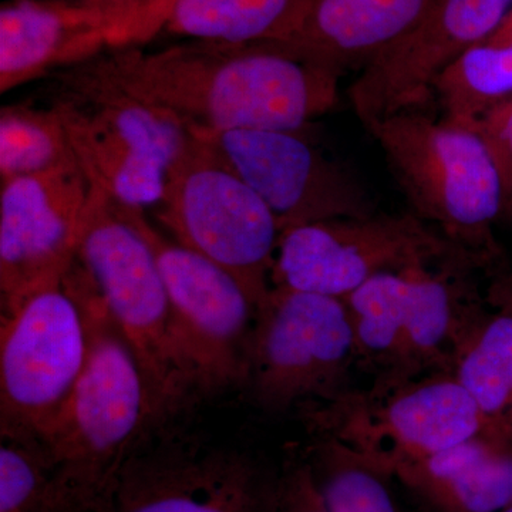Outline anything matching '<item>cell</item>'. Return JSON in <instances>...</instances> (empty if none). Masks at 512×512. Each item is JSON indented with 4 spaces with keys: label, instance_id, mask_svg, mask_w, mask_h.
Wrapping results in <instances>:
<instances>
[{
    "label": "cell",
    "instance_id": "obj_12",
    "mask_svg": "<svg viewBox=\"0 0 512 512\" xmlns=\"http://www.w3.org/2000/svg\"><path fill=\"white\" fill-rule=\"evenodd\" d=\"M191 134L217 151L271 208L282 232L312 222L366 218L376 207L365 185L301 130H201Z\"/></svg>",
    "mask_w": 512,
    "mask_h": 512
},
{
    "label": "cell",
    "instance_id": "obj_19",
    "mask_svg": "<svg viewBox=\"0 0 512 512\" xmlns=\"http://www.w3.org/2000/svg\"><path fill=\"white\" fill-rule=\"evenodd\" d=\"M390 476L439 512H500L512 504V437L484 430Z\"/></svg>",
    "mask_w": 512,
    "mask_h": 512
},
{
    "label": "cell",
    "instance_id": "obj_31",
    "mask_svg": "<svg viewBox=\"0 0 512 512\" xmlns=\"http://www.w3.org/2000/svg\"><path fill=\"white\" fill-rule=\"evenodd\" d=\"M500 512H512V504L511 505H508L507 508H504L503 511H500Z\"/></svg>",
    "mask_w": 512,
    "mask_h": 512
},
{
    "label": "cell",
    "instance_id": "obj_20",
    "mask_svg": "<svg viewBox=\"0 0 512 512\" xmlns=\"http://www.w3.org/2000/svg\"><path fill=\"white\" fill-rule=\"evenodd\" d=\"M483 313L454 362L453 375L473 397L488 430L512 437V288Z\"/></svg>",
    "mask_w": 512,
    "mask_h": 512
},
{
    "label": "cell",
    "instance_id": "obj_1",
    "mask_svg": "<svg viewBox=\"0 0 512 512\" xmlns=\"http://www.w3.org/2000/svg\"><path fill=\"white\" fill-rule=\"evenodd\" d=\"M82 64L201 130H301L335 107L342 77L279 42L128 46Z\"/></svg>",
    "mask_w": 512,
    "mask_h": 512
},
{
    "label": "cell",
    "instance_id": "obj_15",
    "mask_svg": "<svg viewBox=\"0 0 512 512\" xmlns=\"http://www.w3.org/2000/svg\"><path fill=\"white\" fill-rule=\"evenodd\" d=\"M268 504L245 458L165 450L128 460L111 512H268Z\"/></svg>",
    "mask_w": 512,
    "mask_h": 512
},
{
    "label": "cell",
    "instance_id": "obj_13",
    "mask_svg": "<svg viewBox=\"0 0 512 512\" xmlns=\"http://www.w3.org/2000/svg\"><path fill=\"white\" fill-rule=\"evenodd\" d=\"M512 0H436L419 25L372 60L349 87L362 123L420 107L434 83L471 47L491 35Z\"/></svg>",
    "mask_w": 512,
    "mask_h": 512
},
{
    "label": "cell",
    "instance_id": "obj_23",
    "mask_svg": "<svg viewBox=\"0 0 512 512\" xmlns=\"http://www.w3.org/2000/svg\"><path fill=\"white\" fill-rule=\"evenodd\" d=\"M409 272H386L367 281L343 301L348 308L357 359L389 379L399 363L409 301Z\"/></svg>",
    "mask_w": 512,
    "mask_h": 512
},
{
    "label": "cell",
    "instance_id": "obj_5",
    "mask_svg": "<svg viewBox=\"0 0 512 512\" xmlns=\"http://www.w3.org/2000/svg\"><path fill=\"white\" fill-rule=\"evenodd\" d=\"M52 107L89 183L127 208L160 204L168 170L190 131L173 114L104 82L77 64L59 74Z\"/></svg>",
    "mask_w": 512,
    "mask_h": 512
},
{
    "label": "cell",
    "instance_id": "obj_10",
    "mask_svg": "<svg viewBox=\"0 0 512 512\" xmlns=\"http://www.w3.org/2000/svg\"><path fill=\"white\" fill-rule=\"evenodd\" d=\"M356 359L343 299L272 286L256 309L247 377L268 409L315 396L335 400L346 392L343 384Z\"/></svg>",
    "mask_w": 512,
    "mask_h": 512
},
{
    "label": "cell",
    "instance_id": "obj_29",
    "mask_svg": "<svg viewBox=\"0 0 512 512\" xmlns=\"http://www.w3.org/2000/svg\"><path fill=\"white\" fill-rule=\"evenodd\" d=\"M175 0H141L131 25L133 46L153 39L163 32L165 20L173 8Z\"/></svg>",
    "mask_w": 512,
    "mask_h": 512
},
{
    "label": "cell",
    "instance_id": "obj_17",
    "mask_svg": "<svg viewBox=\"0 0 512 512\" xmlns=\"http://www.w3.org/2000/svg\"><path fill=\"white\" fill-rule=\"evenodd\" d=\"M436 0H309L284 42L342 76L412 32Z\"/></svg>",
    "mask_w": 512,
    "mask_h": 512
},
{
    "label": "cell",
    "instance_id": "obj_3",
    "mask_svg": "<svg viewBox=\"0 0 512 512\" xmlns=\"http://www.w3.org/2000/svg\"><path fill=\"white\" fill-rule=\"evenodd\" d=\"M416 215L484 258L505 214L503 178L476 128L407 109L367 124Z\"/></svg>",
    "mask_w": 512,
    "mask_h": 512
},
{
    "label": "cell",
    "instance_id": "obj_25",
    "mask_svg": "<svg viewBox=\"0 0 512 512\" xmlns=\"http://www.w3.org/2000/svg\"><path fill=\"white\" fill-rule=\"evenodd\" d=\"M306 460L329 512H400L392 477L346 444L325 436Z\"/></svg>",
    "mask_w": 512,
    "mask_h": 512
},
{
    "label": "cell",
    "instance_id": "obj_14",
    "mask_svg": "<svg viewBox=\"0 0 512 512\" xmlns=\"http://www.w3.org/2000/svg\"><path fill=\"white\" fill-rule=\"evenodd\" d=\"M90 183L80 164L0 181L2 305L76 261Z\"/></svg>",
    "mask_w": 512,
    "mask_h": 512
},
{
    "label": "cell",
    "instance_id": "obj_18",
    "mask_svg": "<svg viewBox=\"0 0 512 512\" xmlns=\"http://www.w3.org/2000/svg\"><path fill=\"white\" fill-rule=\"evenodd\" d=\"M470 268L448 265L410 269L399 363L389 379L375 384L377 389L434 373H453L461 346L484 313L466 281Z\"/></svg>",
    "mask_w": 512,
    "mask_h": 512
},
{
    "label": "cell",
    "instance_id": "obj_9",
    "mask_svg": "<svg viewBox=\"0 0 512 512\" xmlns=\"http://www.w3.org/2000/svg\"><path fill=\"white\" fill-rule=\"evenodd\" d=\"M323 434L365 456L384 473L488 430L453 373H434L367 393L346 390L312 416ZM392 477V476H390Z\"/></svg>",
    "mask_w": 512,
    "mask_h": 512
},
{
    "label": "cell",
    "instance_id": "obj_2",
    "mask_svg": "<svg viewBox=\"0 0 512 512\" xmlns=\"http://www.w3.org/2000/svg\"><path fill=\"white\" fill-rule=\"evenodd\" d=\"M64 278L83 308L89 355L66 406L40 441L52 467L49 512H110L134 444L156 414L136 353L90 276L74 261Z\"/></svg>",
    "mask_w": 512,
    "mask_h": 512
},
{
    "label": "cell",
    "instance_id": "obj_22",
    "mask_svg": "<svg viewBox=\"0 0 512 512\" xmlns=\"http://www.w3.org/2000/svg\"><path fill=\"white\" fill-rule=\"evenodd\" d=\"M431 94L444 119L463 126L512 96V10L491 35L441 74Z\"/></svg>",
    "mask_w": 512,
    "mask_h": 512
},
{
    "label": "cell",
    "instance_id": "obj_28",
    "mask_svg": "<svg viewBox=\"0 0 512 512\" xmlns=\"http://www.w3.org/2000/svg\"><path fill=\"white\" fill-rule=\"evenodd\" d=\"M476 128L493 154L505 192V214L512 215V96L468 124Z\"/></svg>",
    "mask_w": 512,
    "mask_h": 512
},
{
    "label": "cell",
    "instance_id": "obj_16",
    "mask_svg": "<svg viewBox=\"0 0 512 512\" xmlns=\"http://www.w3.org/2000/svg\"><path fill=\"white\" fill-rule=\"evenodd\" d=\"M127 46L120 19L80 0H8L0 8V93Z\"/></svg>",
    "mask_w": 512,
    "mask_h": 512
},
{
    "label": "cell",
    "instance_id": "obj_6",
    "mask_svg": "<svg viewBox=\"0 0 512 512\" xmlns=\"http://www.w3.org/2000/svg\"><path fill=\"white\" fill-rule=\"evenodd\" d=\"M157 217L175 241L234 275L256 309L265 301L281 225L237 171L194 134L168 170Z\"/></svg>",
    "mask_w": 512,
    "mask_h": 512
},
{
    "label": "cell",
    "instance_id": "obj_24",
    "mask_svg": "<svg viewBox=\"0 0 512 512\" xmlns=\"http://www.w3.org/2000/svg\"><path fill=\"white\" fill-rule=\"evenodd\" d=\"M79 164L57 111L12 104L0 110V181Z\"/></svg>",
    "mask_w": 512,
    "mask_h": 512
},
{
    "label": "cell",
    "instance_id": "obj_4",
    "mask_svg": "<svg viewBox=\"0 0 512 512\" xmlns=\"http://www.w3.org/2000/svg\"><path fill=\"white\" fill-rule=\"evenodd\" d=\"M76 259L136 353L154 414H164L192 384L175 342L163 275L153 248L123 207L92 184Z\"/></svg>",
    "mask_w": 512,
    "mask_h": 512
},
{
    "label": "cell",
    "instance_id": "obj_7",
    "mask_svg": "<svg viewBox=\"0 0 512 512\" xmlns=\"http://www.w3.org/2000/svg\"><path fill=\"white\" fill-rule=\"evenodd\" d=\"M64 276L2 305V436L45 439L86 365V318Z\"/></svg>",
    "mask_w": 512,
    "mask_h": 512
},
{
    "label": "cell",
    "instance_id": "obj_21",
    "mask_svg": "<svg viewBox=\"0 0 512 512\" xmlns=\"http://www.w3.org/2000/svg\"><path fill=\"white\" fill-rule=\"evenodd\" d=\"M309 0H175L164 32L205 42H284Z\"/></svg>",
    "mask_w": 512,
    "mask_h": 512
},
{
    "label": "cell",
    "instance_id": "obj_27",
    "mask_svg": "<svg viewBox=\"0 0 512 512\" xmlns=\"http://www.w3.org/2000/svg\"><path fill=\"white\" fill-rule=\"evenodd\" d=\"M268 512H329L306 458L285 468L269 495Z\"/></svg>",
    "mask_w": 512,
    "mask_h": 512
},
{
    "label": "cell",
    "instance_id": "obj_26",
    "mask_svg": "<svg viewBox=\"0 0 512 512\" xmlns=\"http://www.w3.org/2000/svg\"><path fill=\"white\" fill-rule=\"evenodd\" d=\"M52 467L39 441L2 436L0 512H49Z\"/></svg>",
    "mask_w": 512,
    "mask_h": 512
},
{
    "label": "cell",
    "instance_id": "obj_8",
    "mask_svg": "<svg viewBox=\"0 0 512 512\" xmlns=\"http://www.w3.org/2000/svg\"><path fill=\"white\" fill-rule=\"evenodd\" d=\"M480 261L416 214L339 218L282 232L272 286L345 299L386 272Z\"/></svg>",
    "mask_w": 512,
    "mask_h": 512
},
{
    "label": "cell",
    "instance_id": "obj_30",
    "mask_svg": "<svg viewBox=\"0 0 512 512\" xmlns=\"http://www.w3.org/2000/svg\"><path fill=\"white\" fill-rule=\"evenodd\" d=\"M80 2L120 19L126 26L127 43L131 46V25L141 0H80Z\"/></svg>",
    "mask_w": 512,
    "mask_h": 512
},
{
    "label": "cell",
    "instance_id": "obj_11",
    "mask_svg": "<svg viewBox=\"0 0 512 512\" xmlns=\"http://www.w3.org/2000/svg\"><path fill=\"white\" fill-rule=\"evenodd\" d=\"M123 210L156 255L192 387L222 389L247 377L256 305L244 286L227 269L165 237L144 210Z\"/></svg>",
    "mask_w": 512,
    "mask_h": 512
}]
</instances>
